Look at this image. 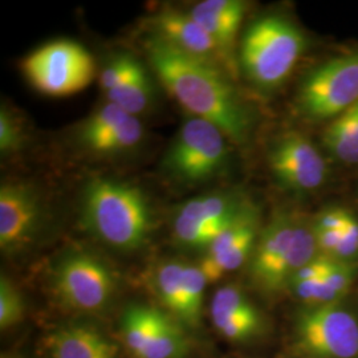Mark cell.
Returning a JSON list of instances; mask_svg holds the SVG:
<instances>
[{
    "label": "cell",
    "mask_w": 358,
    "mask_h": 358,
    "mask_svg": "<svg viewBox=\"0 0 358 358\" xmlns=\"http://www.w3.org/2000/svg\"><path fill=\"white\" fill-rule=\"evenodd\" d=\"M145 48L155 75L192 117L214 124L231 141L243 143L248 138L251 112L219 65L179 51L155 36Z\"/></svg>",
    "instance_id": "1"
},
{
    "label": "cell",
    "mask_w": 358,
    "mask_h": 358,
    "mask_svg": "<svg viewBox=\"0 0 358 358\" xmlns=\"http://www.w3.org/2000/svg\"><path fill=\"white\" fill-rule=\"evenodd\" d=\"M81 207L87 229L118 251L140 250L153 231L149 199L141 189L128 182L92 179L84 189Z\"/></svg>",
    "instance_id": "2"
},
{
    "label": "cell",
    "mask_w": 358,
    "mask_h": 358,
    "mask_svg": "<svg viewBox=\"0 0 358 358\" xmlns=\"http://www.w3.org/2000/svg\"><path fill=\"white\" fill-rule=\"evenodd\" d=\"M312 222L279 211L260 231L250 260V276L264 294L288 289L294 275L319 255Z\"/></svg>",
    "instance_id": "3"
},
{
    "label": "cell",
    "mask_w": 358,
    "mask_h": 358,
    "mask_svg": "<svg viewBox=\"0 0 358 358\" xmlns=\"http://www.w3.org/2000/svg\"><path fill=\"white\" fill-rule=\"evenodd\" d=\"M301 29L280 15H266L252 22L241 43L239 62L247 80L262 90L285 83L306 51Z\"/></svg>",
    "instance_id": "4"
},
{
    "label": "cell",
    "mask_w": 358,
    "mask_h": 358,
    "mask_svg": "<svg viewBox=\"0 0 358 358\" xmlns=\"http://www.w3.org/2000/svg\"><path fill=\"white\" fill-rule=\"evenodd\" d=\"M227 140L214 124L192 115L182 124L169 146L162 167L169 177L185 185L207 182L229 164Z\"/></svg>",
    "instance_id": "5"
},
{
    "label": "cell",
    "mask_w": 358,
    "mask_h": 358,
    "mask_svg": "<svg viewBox=\"0 0 358 358\" xmlns=\"http://www.w3.org/2000/svg\"><path fill=\"white\" fill-rule=\"evenodd\" d=\"M292 346L301 358H358V313L344 301L304 307L294 320Z\"/></svg>",
    "instance_id": "6"
},
{
    "label": "cell",
    "mask_w": 358,
    "mask_h": 358,
    "mask_svg": "<svg viewBox=\"0 0 358 358\" xmlns=\"http://www.w3.org/2000/svg\"><path fill=\"white\" fill-rule=\"evenodd\" d=\"M23 72L35 90L63 97L90 85L94 77V60L76 41L55 40L27 56Z\"/></svg>",
    "instance_id": "7"
},
{
    "label": "cell",
    "mask_w": 358,
    "mask_h": 358,
    "mask_svg": "<svg viewBox=\"0 0 358 358\" xmlns=\"http://www.w3.org/2000/svg\"><path fill=\"white\" fill-rule=\"evenodd\" d=\"M357 103L358 52L313 68L299 90V105L313 120H334Z\"/></svg>",
    "instance_id": "8"
},
{
    "label": "cell",
    "mask_w": 358,
    "mask_h": 358,
    "mask_svg": "<svg viewBox=\"0 0 358 358\" xmlns=\"http://www.w3.org/2000/svg\"><path fill=\"white\" fill-rule=\"evenodd\" d=\"M55 294L77 312L94 313L108 307L117 289L115 273L90 252L64 256L53 272Z\"/></svg>",
    "instance_id": "9"
},
{
    "label": "cell",
    "mask_w": 358,
    "mask_h": 358,
    "mask_svg": "<svg viewBox=\"0 0 358 358\" xmlns=\"http://www.w3.org/2000/svg\"><path fill=\"white\" fill-rule=\"evenodd\" d=\"M121 332L136 358H187L192 350L182 324L158 308L129 307L121 320Z\"/></svg>",
    "instance_id": "10"
},
{
    "label": "cell",
    "mask_w": 358,
    "mask_h": 358,
    "mask_svg": "<svg viewBox=\"0 0 358 358\" xmlns=\"http://www.w3.org/2000/svg\"><path fill=\"white\" fill-rule=\"evenodd\" d=\"M248 201L231 192H208L185 202L173 219V236L185 248L202 250L214 242Z\"/></svg>",
    "instance_id": "11"
},
{
    "label": "cell",
    "mask_w": 358,
    "mask_h": 358,
    "mask_svg": "<svg viewBox=\"0 0 358 358\" xmlns=\"http://www.w3.org/2000/svg\"><path fill=\"white\" fill-rule=\"evenodd\" d=\"M268 165L273 178L288 192H315L328 177L320 150L299 131H288L272 143Z\"/></svg>",
    "instance_id": "12"
},
{
    "label": "cell",
    "mask_w": 358,
    "mask_h": 358,
    "mask_svg": "<svg viewBox=\"0 0 358 358\" xmlns=\"http://www.w3.org/2000/svg\"><path fill=\"white\" fill-rule=\"evenodd\" d=\"M260 231L259 211L251 202H247L236 219L206 248L199 267L207 282H219L250 262Z\"/></svg>",
    "instance_id": "13"
},
{
    "label": "cell",
    "mask_w": 358,
    "mask_h": 358,
    "mask_svg": "<svg viewBox=\"0 0 358 358\" xmlns=\"http://www.w3.org/2000/svg\"><path fill=\"white\" fill-rule=\"evenodd\" d=\"M44 206L35 187L3 183L0 187V248L6 255L24 251L38 235Z\"/></svg>",
    "instance_id": "14"
},
{
    "label": "cell",
    "mask_w": 358,
    "mask_h": 358,
    "mask_svg": "<svg viewBox=\"0 0 358 358\" xmlns=\"http://www.w3.org/2000/svg\"><path fill=\"white\" fill-rule=\"evenodd\" d=\"M143 134V127L136 115L106 103L78 125L76 142L90 153L113 157L133 152Z\"/></svg>",
    "instance_id": "15"
},
{
    "label": "cell",
    "mask_w": 358,
    "mask_h": 358,
    "mask_svg": "<svg viewBox=\"0 0 358 358\" xmlns=\"http://www.w3.org/2000/svg\"><path fill=\"white\" fill-rule=\"evenodd\" d=\"M155 38L195 57L215 64H227L217 43L199 26L190 13L165 10L157 13L152 22Z\"/></svg>",
    "instance_id": "16"
},
{
    "label": "cell",
    "mask_w": 358,
    "mask_h": 358,
    "mask_svg": "<svg viewBox=\"0 0 358 358\" xmlns=\"http://www.w3.org/2000/svg\"><path fill=\"white\" fill-rule=\"evenodd\" d=\"M245 3L241 0H205L190 11L192 19L217 43L226 63L234 60V47L245 13Z\"/></svg>",
    "instance_id": "17"
},
{
    "label": "cell",
    "mask_w": 358,
    "mask_h": 358,
    "mask_svg": "<svg viewBox=\"0 0 358 358\" xmlns=\"http://www.w3.org/2000/svg\"><path fill=\"white\" fill-rule=\"evenodd\" d=\"M50 358H118V348L99 329L69 324L47 337Z\"/></svg>",
    "instance_id": "18"
},
{
    "label": "cell",
    "mask_w": 358,
    "mask_h": 358,
    "mask_svg": "<svg viewBox=\"0 0 358 358\" xmlns=\"http://www.w3.org/2000/svg\"><path fill=\"white\" fill-rule=\"evenodd\" d=\"M358 264L337 260L322 278L292 284L288 291L304 304V307H320L344 301L357 280Z\"/></svg>",
    "instance_id": "19"
},
{
    "label": "cell",
    "mask_w": 358,
    "mask_h": 358,
    "mask_svg": "<svg viewBox=\"0 0 358 358\" xmlns=\"http://www.w3.org/2000/svg\"><path fill=\"white\" fill-rule=\"evenodd\" d=\"M105 94L108 103H115L129 115L137 117L153 101V83L145 66L138 63L120 85Z\"/></svg>",
    "instance_id": "20"
},
{
    "label": "cell",
    "mask_w": 358,
    "mask_h": 358,
    "mask_svg": "<svg viewBox=\"0 0 358 358\" xmlns=\"http://www.w3.org/2000/svg\"><path fill=\"white\" fill-rule=\"evenodd\" d=\"M329 153L346 165H358V115L356 106L332 120L324 131Z\"/></svg>",
    "instance_id": "21"
},
{
    "label": "cell",
    "mask_w": 358,
    "mask_h": 358,
    "mask_svg": "<svg viewBox=\"0 0 358 358\" xmlns=\"http://www.w3.org/2000/svg\"><path fill=\"white\" fill-rule=\"evenodd\" d=\"M183 268L185 264L178 262H165L155 268L152 279L158 301L179 322L183 315Z\"/></svg>",
    "instance_id": "22"
},
{
    "label": "cell",
    "mask_w": 358,
    "mask_h": 358,
    "mask_svg": "<svg viewBox=\"0 0 358 358\" xmlns=\"http://www.w3.org/2000/svg\"><path fill=\"white\" fill-rule=\"evenodd\" d=\"M211 320H264L260 310L242 288L224 285L211 300Z\"/></svg>",
    "instance_id": "23"
},
{
    "label": "cell",
    "mask_w": 358,
    "mask_h": 358,
    "mask_svg": "<svg viewBox=\"0 0 358 358\" xmlns=\"http://www.w3.org/2000/svg\"><path fill=\"white\" fill-rule=\"evenodd\" d=\"M208 284L199 266L185 264L183 268V315L180 324L198 328L202 319L205 288Z\"/></svg>",
    "instance_id": "24"
},
{
    "label": "cell",
    "mask_w": 358,
    "mask_h": 358,
    "mask_svg": "<svg viewBox=\"0 0 358 358\" xmlns=\"http://www.w3.org/2000/svg\"><path fill=\"white\" fill-rule=\"evenodd\" d=\"M24 317V300L8 278L0 279V328L10 329Z\"/></svg>",
    "instance_id": "25"
},
{
    "label": "cell",
    "mask_w": 358,
    "mask_h": 358,
    "mask_svg": "<svg viewBox=\"0 0 358 358\" xmlns=\"http://www.w3.org/2000/svg\"><path fill=\"white\" fill-rule=\"evenodd\" d=\"M24 130L17 118L4 106L0 110V153L11 155L22 149Z\"/></svg>",
    "instance_id": "26"
},
{
    "label": "cell",
    "mask_w": 358,
    "mask_h": 358,
    "mask_svg": "<svg viewBox=\"0 0 358 358\" xmlns=\"http://www.w3.org/2000/svg\"><path fill=\"white\" fill-rule=\"evenodd\" d=\"M138 63L140 62L129 53H121L113 57L105 65L100 78L103 93H108L109 90H115L117 85H120L133 72Z\"/></svg>",
    "instance_id": "27"
},
{
    "label": "cell",
    "mask_w": 358,
    "mask_h": 358,
    "mask_svg": "<svg viewBox=\"0 0 358 358\" xmlns=\"http://www.w3.org/2000/svg\"><path fill=\"white\" fill-rule=\"evenodd\" d=\"M357 257L358 217L352 214L344 230L341 231V239L336 252V259L349 263H357Z\"/></svg>",
    "instance_id": "28"
},
{
    "label": "cell",
    "mask_w": 358,
    "mask_h": 358,
    "mask_svg": "<svg viewBox=\"0 0 358 358\" xmlns=\"http://www.w3.org/2000/svg\"><path fill=\"white\" fill-rule=\"evenodd\" d=\"M352 215L350 211L340 207H332L322 210L317 217L313 219L312 224L316 229L321 230H331L341 232L344 230L349 217Z\"/></svg>",
    "instance_id": "29"
},
{
    "label": "cell",
    "mask_w": 358,
    "mask_h": 358,
    "mask_svg": "<svg viewBox=\"0 0 358 358\" xmlns=\"http://www.w3.org/2000/svg\"><path fill=\"white\" fill-rule=\"evenodd\" d=\"M356 106V110H357V115H358V103L355 105Z\"/></svg>",
    "instance_id": "30"
},
{
    "label": "cell",
    "mask_w": 358,
    "mask_h": 358,
    "mask_svg": "<svg viewBox=\"0 0 358 358\" xmlns=\"http://www.w3.org/2000/svg\"><path fill=\"white\" fill-rule=\"evenodd\" d=\"M8 358H19V357H8Z\"/></svg>",
    "instance_id": "31"
}]
</instances>
